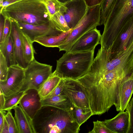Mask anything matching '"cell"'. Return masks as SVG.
<instances>
[{
    "mask_svg": "<svg viewBox=\"0 0 133 133\" xmlns=\"http://www.w3.org/2000/svg\"><path fill=\"white\" fill-rule=\"evenodd\" d=\"M4 122L3 128L0 133H9L8 125L4 117Z\"/></svg>",
    "mask_w": 133,
    "mask_h": 133,
    "instance_id": "39",
    "label": "cell"
},
{
    "mask_svg": "<svg viewBox=\"0 0 133 133\" xmlns=\"http://www.w3.org/2000/svg\"><path fill=\"white\" fill-rule=\"evenodd\" d=\"M24 76V69L18 64L9 67L6 79L0 81V90L5 97L21 91L23 84Z\"/></svg>",
    "mask_w": 133,
    "mask_h": 133,
    "instance_id": "10",
    "label": "cell"
},
{
    "mask_svg": "<svg viewBox=\"0 0 133 133\" xmlns=\"http://www.w3.org/2000/svg\"><path fill=\"white\" fill-rule=\"evenodd\" d=\"M64 79V84L61 93L66 95L76 106L90 108L89 97L83 86L76 80Z\"/></svg>",
    "mask_w": 133,
    "mask_h": 133,
    "instance_id": "9",
    "label": "cell"
},
{
    "mask_svg": "<svg viewBox=\"0 0 133 133\" xmlns=\"http://www.w3.org/2000/svg\"><path fill=\"white\" fill-rule=\"evenodd\" d=\"M116 0H103L100 4V25L105 24Z\"/></svg>",
    "mask_w": 133,
    "mask_h": 133,
    "instance_id": "27",
    "label": "cell"
},
{
    "mask_svg": "<svg viewBox=\"0 0 133 133\" xmlns=\"http://www.w3.org/2000/svg\"><path fill=\"white\" fill-rule=\"evenodd\" d=\"M126 110L129 116V125L127 133H133V97L129 101Z\"/></svg>",
    "mask_w": 133,
    "mask_h": 133,
    "instance_id": "32",
    "label": "cell"
},
{
    "mask_svg": "<svg viewBox=\"0 0 133 133\" xmlns=\"http://www.w3.org/2000/svg\"><path fill=\"white\" fill-rule=\"evenodd\" d=\"M21 0H0V10L4 8Z\"/></svg>",
    "mask_w": 133,
    "mask_h": 133,
    "instance_id": "35",
    "label": "cell"
},
{
    "mask_svg": "<svg viewBox=\"0 0 133 133\" xmlns=\"http://www.w3.org/2000/svg\"><path fill=\"white\" fill-rule=\"evenodd\" d=\"M133 93V72L127 76L121 85L119 92L117 111H124L126 109Z\"/></svg>",
    "mask_w": 133,
    "mask_h": 133,
    "instance_id": "16",
    "label": "cell"
},
{
    "mask_svg": "<svg viewBox=\"0 0 133 133\" xmlns=\"http://www.w3.org/2000/svg\"><path fill=\"white\" fill-rule=\"evenodd\" d=\"M21 35L22 42L24 57L27 66L35 59L34 54L35 52L33 45V43L27 36L23 33L21 30Z\"/></svg>",
    "mask_w": 133,
    "mask_h": 133,
    "instance_id": "23",
    "label": "cell"
},
{
    "mask_svg": "<svg viewBox=\"0 0 133 133\" xmlns=\"http://www.w3.org/2000/svg\"><path fill=\"white\" fill-rule=\"evenodd\" d=\"M52 66L40 63L35 59L24 69L23 84L21 91L31 89L38 90L52 73Z\"/></svg>",
    "mask_w": 133,
    "mask_h": 133,
    "instance_id": "8",
    "label": "cell"
},
{
    "mask_svg": "<svg viewBox=\"0 0 133 133\" xmlns=\"http://www.w3.org/2000/svg\"><path fill=\"white\" fill-rule=\"evenodd\" d=\"M103 0H84L88 7L100 5Z\"/></svg>",
    "mask_w": 133,
    "mask_h": 133,
    "instance_id": "36",
    "label": "cell"
},
{
    "mask_svg": "<svg viewBox=\"0 0 133 133\" xmlns=\"http://www.w3.org/2000/svg\"><path fill=\"white\" fill-rule=\"evenodd\" d=\"M41 102L42 106H52L66 111L70 110L73 104L68 98L61 93L51 97L41 99Z\"/></svg>",
    "mask_w": 133,
    "mask_h": 133,
    "instance_id": "19",
    "label": "cell"
},
{
    "mask_svg": "<svg viewBox=\"0 0 133 133\" xmlns=\"http://www.w3.org/2000/svg\"><path fill=\"white\" fill-rule=\"evenodd\" d=\"M72 29L57 35L45 36L36 37L34 42L48 47H57L65 40Z\"/></svg>",
    "mask_w": 133,
    "mask_h": 133,
    "instance_id": "20",
    "label": "cell"
},
{
    "mask_svg": "<svg viewBox=\"0 0 133 133\" xmlns=\"http://www.w3.org/2000/svg\"><path fill=\"white\" fill-rule=\"evenodd\" d=\"M9 19L11 24L10 36L13 43L16 63L24 69L27 66L23 56L21 30L17 22L12 19Z\"/></svg>",
    "mask_w": 133,
    "mask_h": 133,
    "instance_id": "15",
    "label": "cell"
},
{
    "mask_svg": "<svg viewBox=\"0 0 133 133\" xmlns=\"http://www.w3.org/2000/svg\"><path fill=\"white\" fill-rule=\"evenodd\" d=\"M15 111V119L19 133H36L33 120L20 105L13 109Z\"/></svg>",
    "mask_w": 133,
    "mask_h": 133,
    "instance_id": "18",
    "label": "cell"
},
{
    "mask_svg": "<svg viewBox=\"0 0 133 133\" xmlns=\"http://www.w3.org/2000/svg\"><path fill=\"white\" fill-rule=\"evenodd\" d=\"M0 91V110H1L5 103V97L2 91Z\"/></svg>",
    "mask_w": 133,
    "mask_h": 133,
    "instance_id": "38",
    "label": "cell"
},
{
    "mask_svg": "<svg viewBox=\"0 0 133 133\" xmlns=\"http://www.w3.org/2000/svg\"><path fill=\"white\" fill-rule=\"evenodd\" d=\"M18 23L21 31L33 43L36 37L45 36L57 35L63 33L56 29L50 20L45 23L38 25L22 22Z\"/></svg>",
    "mask_w": 133,
    "mask_h": 133,
    "instance_id": "12",
    "label": "cell"
},
{
    "mask_svg": "<svg viewBox=\"0 0 133 133\" xmlns=\"http://www.w3.org/2000/svg\"><path fill=\"white\" fill-rule=\"evenodd\" d=\"M103 122L113 133H127L129 125V116L127 111H119L113 118L105 119Z\"/></svg>",
    "mask_w": 133,
    "mask_h": 133,
    "instance_id": "17",
    "label": "cell"
},
{
    "mask_svg": "<svg viewBox=\"0 0 133 133\" xmlns=\"http://www.w3.org/2000/svg\"><path fill=\"white\" fill-rule=\"evenodd\" d=\"M61 79L59 76L52 73L38 90L41 99L45 97L53 90Z\"/></svg>",
    "mask_w": 133,
    "mask_h": 133,
    "instance_id": "24",
    "label": "cell"
},
{
    "mask_svg": "<svg viewBox=\"0 0 133 133\" xmlns=\"http://www.w3.org/2000/svg\"><path fill=\"white\" fill-rule=\"evenodd\" d=\"M4 111L0 110V133L2 129L4 122V117L5 115Z\"/></svg>",
    "mask_w": 133,
    "mask_h": 133,
    "instance_id": "40",
    "label": "cell"
},
{
    "mask_svg": "<svg viewBox=\"0 0 133 133\" xmlns=\"http://www.w3.org/2000/svg\"><path fill=\"white\" fill-rule=\"evenodd\" d=\"M100 5L88 7L84 17L72 29L65 40L58 47L59 51L69 52L74 43L85 33L100 25Z\"/></svg>",
    "mask_w": 133,
    "mask_h": 133,
    "instance_id": "7",
    "label": "cell"
},
{
    "mask_svg": "<svg viewBox=\"0 0 133 133\" xmlns=\"http://www.w3.org/2000/svg\"><path fill=\"white\" fill-rule=\"evenodd\" d=\"M64 84V79L61 78L57 85L53 90L45 97L42 99L50 98L59 95L63 90Z\"/></svg>",
    "mask_w": 133,
    "mask_h": 133,
    "instance_id": "33",
    "label": "cell"
},
{
    "mask_svg": "<svg viewBox=\"0 0 133 133\" xmlns=\"http://www.w3.org/2000/svg\"><path fill=\"white\" fill-rule=\"evenodd\" d=\"M68 111L74 120L80 126L93 115L90 108L79 107L74 104Z\"/></svg>",
    "mask_w": 133,
    "mask_h": 133,
    "instance_id": "22",
    "label": "cell"
},
{
    "mask_svg": "<svg viewBox=\"0 0 133 133\" xmlns=\"http://www.w3.org/2000/svg\"><path fill=\"white\" fill-rule=\"evenodd\" d=\"M61 3L64 4L72 0H57Z\"/></svg>",
    "mask_w": 133,
    "mask_h": 133,
    "instance_id": "41",
    "label": "cell"
},
{
    "mask_svg": "<svg viewBox=\"0 0 133 133\" xmlns=\"http://www.w3.org/2000/svg\"><path fill=\"white\" fill-rule=\"evenodd\" d=\"M50 19L54 15L60 11L62 4L57 0H44Z\"/></svg>",
    "mask_w": 133,
    "mask_h": 133,
    "instance_id": "28",
    "label": "cell"
},
{
    "mask_svg": "<svg viewBox=\"0 0 133 133\" xmlns=\"http://www.w3.org/2000/svg\"><path fill=\"white\" fill-rule=\"evenodd\" d=\"M25 92L24 91H21L8 97H5V103L2 110L1 111H8L14 109L19 104Z\"/></svg>",
    "mask_w": 133,
    "mask_h": 133,
    "instance_id": "25",
    "label": "cell"
},
{
    "mask_svg": "<svg viewBox=\"0 0 133 133\" xmlns=\"http://www.w3.org/2000/svg\"><path fill=\"white\" fill-rule=\"evenodd\" d=\"M4 18V24L3 35L2 40L0 43L5 41L10 35L11 31V24L10 20L8 18Z\"/></svg>",
    "mask_w": 133,
    "mask_h": 133,
    "instance_id": "34",
    "label": "cell"
},
{
    "mask_svg": "<svg viewBox=\"0 0 133 133\" xmlns=\"http://www.w3.org/2000/svg\"><path fill=\"white\" fill-rule=\"evenodd\" d=\"M101 35L96 28L89 31L79 39L72 46L71 52L89 51L95 50L100 44Z\"/></svg>",
    "mask_w": 133,
    "mask_h": 133,
    "instance_id": "13",
    "label": "cell"
},
{
    "mask_svg": "<svg viewBox=\"0 0 133 133\" xmlns=\"http://www.w3.org/2000/svg\"><path fill=\"white\" fill-rule=\"evenodd\" d=\"M4 117L7 123L9 133H19L15 118L13 116L11 110L7 111Z\"/></svg>",
    "mask_w": 133,
    "mask_h": 133,
    "instance_id": "29",
    "label": "cell"
},
{
    "mask_svg": "<svg viewBox=\"0 0 133 133\" xmlns=\"http://www.w3.org/2000/svg\"><path fill=\"white\" fill-rule=\"evenodd\" d=\"M95 50L87 51L66 52L57 61L53 72L61 78L77 80L89 71L94 59Z\"/></svg>",
    "mask_w": 133,
    "mask_h": 133,
    "instance_id": "5",
    "label": "cell"
},
{
    "mask_svg": "<svg viewBox=\"0 0 133 133\" xmlns=\"http://www.w3.org/2000/svg\"><path fill=\"white\" fill-rule=\"evenodd\" d=\"M0 52L5 58L9 67L17 64L13 43L10 35L5 41L0 43Z\"/></svg>",
    "mask_w": 133,
    "mask_h": 133,
    "instance_id": "21",
    "label": "cell"
},
{
    "mask_svg": "<svg viewBox=\"0 0 133 133\" xmlns=\"http://www.w3.org/2000/svg\"><path fill=\"white\" fill-rule=\"evenodd\" d=\"M129 75L116 68L103 74L84 75L76 80L85 89L93 115L103 114L113 105L117 108L121 85Z\"/></svg>",
    "mask_w": 133,
    "mask_h": 133,
    "instance_id": "1",
    "label": "cell"
},
{
    "mask_svg": "<svg viewBox=\"0 0 133 133\" xmlns=\"http://www.w3.org/2000/svg\"><path fill=\"white\" fill-rule=\"evenodd\" d=\"M44 0H21L4 8L0 14L4 18L35 25L45 23L50 18Z\"/></svg>",
    "mask_w": 133,
    "mask_h": 133,
    "instance_id": "4",
    "label": "cell"
},
{
    "mask_svg": "<svg viewBox=\"0 0 133 133\" xmlns=\"http://www.w3.org/2000/svg\"><path fill=\"white\" fill-rule=\"evenodd\" d=\"M5 18L0 14V42L2 40L4 24Z\"/></svg>",
    "mask_w": 133,
    "mask_h": 133,
    "instance_id": "37",
    "label": "cell"
},
{
    "mask_svg": "<svg viewBox=\"0 0 133 133\" xmlns=\"http://www.w3.org/2000/svg\"><path fill=\"white\" fill-rule=\"evenodd\" d=\"M50 20L56 29L63 32H67L71 29L68 26L64 16L60 11L55 14Z\"/></svg>",
    "mask_w": 133,
    "mask_h": 133,
    "instance_id": "26",
    "label": "cell"
},
{
    "mask_svg": "<svg viewBox=\"0 0 133 133\" xmlns=\"http://www.w3.org/2000/svg\"><path fill=\"white\" fill-rule=\"evenodd\" d=\"M93 129L88 132L89 133H113L105 125L103 121L97 120L93 121Z\"/></svg>",
    "mask_w": 133,
    "mask_h": 133,
    "instance_id": "31",
    "label": "cell"
},
{
    "mask_svg": "<svg viewBox=\"0 0 133 133\" xmlns=\"http://www.w3.org/2000/svg\"><path fill=\"white\" fill-rule=\"evenodd\" d=\"M106 49L114 69L133 70V15L121 26Z\"/></svg>",
    "mask_w": 133,
    "mask_h": 133,
    "instance_id": "3",
    "label": "cell"
},
{
    "mask_svg": "<svg viewBox=\"0 0 133 133\" xmlns=\"http://www.w3.org/2000/svg\"><path fill=\"white\" fill-rule=\"evenodd\" d=\"M32 120L36 133H78L80 130L68 111L52 106H42Z\"/></svg>",
    "mask_w": 133,
    "mask_h": 133,
    "instance_id": "2",
    "label": "cell"
},
{
    "mask_svg": "<svg viewBox=\"0 0 133 133\" xmlns=\"http://www.w3.org/2000/svg\"><path fill=\"white\" fill-rule=\"evenodd\" d=\"M88 7L84 0H72L62 4L60 11L70 29H72L85 14Z\"/></svg>",
    "mask_w": 133,
    "mask_h": 133,
    "instance_id": "11",
    "label": "cell"
},
{
    "mask_svg": "<svg viewBox=\"0 0 133 133\" xmlns=\"http://www.w3.org/2000/svg\"><path fill=\"white\" fill-rule=\"evenodd\" d=\"M8 69L6 59L0 52V81H4L6 79Z\"/></svg>",
    "mask_w": 133,
    "mask_h": 133,
    "instance_id": "30",
    "label": "cell"
},
{
    "mask_svg": "<svg viewBox=\"0 0 133 133\" xmlns=\"http://www.w3.org/2000/svg\"><path fill=\"white\" fill-rule=\"evenodd\" d=\"M41 100L37 90L29 89L25 91L20 100L19 105L33 119L42 106Z\"/></svg>",
    "mask_w": 133,
    "mask_h": 133,
    "instance_id": "14",
    "label": "cell"
},
{
    "mask_svg": "<svg viewBox=\"0 0 133 133\" xmlns=\"http://www.w3.org/2000/svg\"><path fill=\"white\" fill-rule=\"evenodd\" d=\"M133 15V0H116L104 25L100 44L109 45L121 26Z\"/></svg>",
    "mask_w": 133,
    "mask_h": 133,
    "instance_id": "6",
    "label": "cell"
}]
</instances>
